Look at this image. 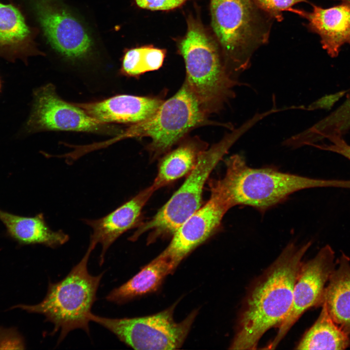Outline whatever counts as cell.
<instances>
[{"label": "cell", "mask_w": 350, "mask_h": 350, "mask_svg": "<svg viewBox=\"0 0 350 350\" xmlns=\"http://www.w3.org/2000/svg\"><path fill=\"white\" fill-rule=\"evenodd\" d=\"M140 8L152 11H168L178 8L189 0H134Z\"/></svg>", "instance_id": "cell-25"}, {"label": "cell", "mask_w": 350, "mask_h": 350, "mask_svg": "<svg viewBox=\"0 0 350 350\" xmlns=\"http://www.w3.org/2000/svg\"><path fill=\"white\" fill-rule=\"evenodd\" d=\"M211 25L234 79L251 66L254 53L267 43L274 19L253 0H210Z\"/></svg>", "instance_id": "cell-4"}, {"label": "cell", "mask_w": 350, "mask_h": 350, "mask_svg": "<svg viewBox=\"0 0 350 350\" xmlns=\"http://www.w3.org/2000/svg\"><path fill=\"white\" fill-rule=\"evenodd\" d=\"M334 258L333 250L326 245L313 259L302 262L294 285L290 310L265 349H274L307 310L321 306L326 284L335 268Z\"/></svg>", "instance_id": "cell-11"}, {"label": "cell", "mask_w": 350, "mask_h": 350, "mask_svg": "<svg viewBox=\"0 0 350 350\" xmlns=\"http://www.w3.org/2000/svg\"><path fill=\"white\" fill-rule=\"evenodd\" d=\"M328 144H318L315 147L322 150L339 154L350 160V144L343 137H333L328 139Z\"/></svg>", "instance_id": "cell-27"}, {"label": "cell", "mask_w": 350, "mask_h": 350, "mask_svg": "<svg viewBox=\"0 0 350 350\" xmlns=\"http://www.w3.org/2000/svg\"><path fill=\"white\" fill-rule=\"evenodd\" d=\"M155 190L151 185L106 215L97 219H85L92 229L88 246L93 249L102 245L99 264L104 262L106 251L123 233L138 221L142 210Z\"/></svg>", "instance_id": "cell-14"}, {"label": "cell", "mask_w": 350, "mask_h": 350, "mask_svg": "<svg viewBox=\"0 0 350 350\" xmlns=\"http://www.w3.org/2000/svg\"><path fill=\"white\" fill-rule=\"evenodd\" d=\"M314 324L304 334L297 350H344L350 345L349 335L333 320L326 306Z\"/></svg>", "instance_id": "cell-21"}, {"label": "cell", "mask_w": 350, "mask_h": 350, "mask_svg": "<svg viewBox=\"0 0 350 350\" xmlns=\"http://www.w3.org/2000/svg\"><path fill=\"white\" fill-rule=\"evenodd\" d=\"M1 81H0V90L1 89Z\"/></svg>", "instance_id": "cell-28"}, {"label": "cell", "mask_w": 350, "mask_h": 350, "mask_svg": "<svg viewBox=\"0 0 350 350\" xmlns=\"http://www.w3.org/2000/svg\"><path fill=\"white\" fill-rule=\"evenodd\" d=\"M93 250L88 246L81 260L63 279L49 283L47 294L41 302L14 307L44 315L46 321L53 324L51 334L60 331L58 343L75 329H82L90 334L88 315L97 299V290L104 274L92 276L88 272V262Z\"/></svg>", "instance_id": "cell-5"}, {"label": "cell", "mask_w": 350, "mask_h": 350, "mask_svg": "<svg viewBox=\"0 0 350 350\" xmlns=\"http://www.w3.org/2000/svg\"><path fill=\"white\" fill-rule=\"evenodd\" d=\"M174 308L152 315L133 318H108L91 312L88 318L134 349L175 350L182 346L197 312H193L181 322H176L173 318Z\"/></svg>", "instance_id": "cell-8"}, {"label": "cell", "mask_w": 350, "mask_h": 350, "mask_svg": "<svg viewBox=\"0 0 350 350\" xmlns=\"http://www.w3.org/2000/svg\"><path fill=\"white\" fill-rule=\"evenodd\" d=\"M210 194L207 203L173 232L170 244L162 252L176 267L190 252L219 229L230 209L219 195L213 192Z\"/></svg>", "instance_id": "cell-12"}, {"label": "cell", "mask_w": 350, "mask_h": 350, "mask_svg": "<svg viewBox=\"0 0 350 350\" xmlns=\"http://www.w3.org/2000/svg\"><path fill=\"white\" fill-rule=\"evenodd\" d=\"M35 53L31 29L21 12L0 2V56L14 61Z\"/></svg>", "instance_id": "cell-17"}, {"label": "cell", "mask_w": 350, "mask_h": 350, "mask_svg": "<svg viewBox=\"0 0 350 350\" xmlns=\"http://www.w3.org/2000/svg\"><path fill=\"white\" fill-rule=\"evenodd\" d=\"M175 268L173 262L161 253L131 279L111 291L105 299L108 301L121 304L155 291L165 277Z\"/></svg>", "instance_id": "cell-18"}, {"label": "cell", "mask_w": 350, "mask_h": 350, "mask_svg": "<svg viewBox=\"0 0 350 350\" xmlns=\"http://www.w3.org/2000/svg\"><path fill=\"white\" fill-rule=\"evenodd\" d=\"M26 128L29 133L53 130L114 135L122 131L96 120L74 103L62 99L51 83L35 91Z\"/></svg>", "instance_id": "cell-9"}, {"label": "cell", "mask_w": 350, "mask_h": 350, "mask_svg": "<svg viewBox=\"0 0 350 350\" xmlns=\"http://www.w3.org/2000/svg\"><path fill=\"white\" fill-rule=\"evenodd\" d=\"M310 4L311 11L293 7L286 11L306 19L308 30L320 37L322 49L331 57L335 58L344 44L350 45V0H341L326 8Z\"/></svg>", "instance_id": "cell-13"}, {"label": "cell", "mask_w": 350, "mask_h": 350, "mask_svg": "<svg viewBox=\"0 0 350 350\" xmlns=\"http://www.w3.org/2000/svg\"><path fill=\"white\" fill-rule=\"evenodd\" d=\"M249 129V125L244 123L204 150L180 188L152 218L139 226L129 240L135 241L146 232L151 233L149 242L172 234L200 208L203 189L210 174L232 146Z\"/></svg>", "instance_id": "cell-6"}, {"label": "cell", "mask_w": 350, "mask_h": 350, "mask_svg": "<svg viewBox=\"0 0 350 350\" xmlns=\"http://www.w3.org/2000/svg\"><path fill=\"white\" fill-rule=\"evenodd\" d=\"M178 50L186 70V83L208 113L217 112L235 97L234 88L246 86L228 72L221 48L197 17L189 16Z\"/></svg>", "instance_id": "cell-3"}, {"label": "cell", "mask_w": 350, "mask_h": 350, "mask_svg": "<svg viewBox=\"0 0 350 350\" xmlns=\"http://www.w3.org/2000/svg\"><path fill=\"white\" fill-rule=\"evenodd\" d=\"M311 245V242L300 246L288 244L254 285L230 349H256L263 334L286 318L302 258Z\"/></svg>", "instance_id": "cell-1"}, {"label": "cell", "mask_w": 350, "mask_h": 350, "mask_svg": "<svg viewBox=\"0 0 350 350\" xmlns=\"http://www.w3.org/2000/svg\"><path fill=\"white\" fill-rule=\"evenodd\" d=\"M207 148V144L198 139L193 138L184 141L163 158L151 186L156 191L188 175Z\"/></svg>", "instance_id": "cell-20"}, {"label": "cell", "mask_w": 350, "mask_h": 350, "mask_svg": "<svg viewBox=\"0 0 350 350\" xmlns=\"http://www.w3.org/2000/svg\"><path fill=\"white\" fill-rule=\"evenodd\" d=\"M0 221L4 225L8 236L20 245L40 244L54 248L69 240V235L62 230L50 228L43 213L23 216L0 209Z\"/></svg>", "instance_id": "cell-16"}, {"label": "cell", "mask_w": 350, "mask_h": 350, "mask_svg": "<svg viewBox=\"0 0 350 350\" xmlns=\"http://www.w3.org/2000/svg\"><path fill=\"white\" fill-rule=\"evenodd\" d=\"M23 338L16 330L0 328V349H19L25 348Z\"/></svg>", "instance_id": "cell-26"}, {"label": "cell", "mask_w": 350, "mask_h": 350, "mask_svg": "<svg viewBox=\"0 0 350 350\" xmlns=\"http://www.w3.org/2000/svg\"><path fill=\"white\" fill-rule=\"evenodd\" d=\"M345 99L328 115L299 133L303 144L313 146L333 137H343L350 130V88L343 91Z\"/></svg>", "instance_id": "cell-22"}, {"label": "cell", "mask_w": 350, "mask_h": 350, "mask_svg": "<svg viewBox=\"0 0 350 350\" xmlns=\"http://www.w3.org/2000/svg\"><path fill=\"white\" fill-rule=\"evenodd\" d=\"M338 261V266L332 272L325 287L322 304L334 322L350 335V259L342 253Z\"/></svg>", "instance_id": "cell-19"}, {"label": "cell", "mask_w": 350, "mask_h": 350, "mask_svg": "<svg viewBox=\"0 0 350 350\" xmlns=\"http://www.w3.org/2000/svg\"><path fill=\"white\" fill-rule=\"evenodd\" d=\"M225 162V175L213 180L210 187V192L220 196L230 209L246 206L264 212L303 190L324 187L350 189V180L311 178L271 167L252 168L238 154L231 156Z\"/></svg>", "instance_id": "cell-2"}, {"label": "cell", "mask_w": 350, "mask_h": 350, "mask_svg": "<svg viewBox=\"0 0 350 350\" xmlns=\"http://www.w3.org/2000/svg\"><path fill=\"white\" fill-rule=\"evenodd\" d=\"M33 5L43 34L55 52L73 61L90 54L92 39L79 19L52 0H34Z\"/></svg>", "instance_id": "cell-10"}, {"label": "cell", "mask_w": 350, "mask_h": 350, "mask_svg": "<svg viewBox=\"0 0 350 350\" xmlns=\"http://www.w3.org/2000/svg\"><path fill=\"white\" fill-rule=\"evenodd\" d=\"M207 114L185 81L150 117L133 124L104 145L126 138L148 137L151 140L149 150L158 155L168 150L192 129L203 124Z\"/></svg>", "instance_id": "cell-7"}, {"label": "cell", "mask_w": 350, "mask_h": 350, "mask_svg": "<svg viewBox=\"0 0 350 350\" xmlns=\"http://www.w3.org/2000/svg\"><path fill=\"white\" fill-rule=\"evenodd\" d=\"M257 7L274 20L281 21L282 12L286 11L294 5L307 0H253Z\"/></svg>", "instance_id": "cell-24"}, {"label": "cell", "mask_w": 350, "mask_h": 350, "mask_svg": "<svg viewBox=\"0 0 350 350\" xmlns=\"http://www.w3.org/2000/svg\"><path fill=\"white\" fill-rule=\"evenodd\" d=\"M163 102L157 97L121 94L100 101L74 104L101 122L133 124L150 117Z\"/></svg>", "instance_id": "cell-15"}, {"label": "cell", "mask_w": 350, "mask_h": 350, "mask_svg": "<svg viewBox=\"0 0 350 350\" xmlns=\"http://www.w3.org/2000/svg\"><path fill=\"white\" fill-rule=\"evenodd\" d=\"M165 51L152 46H142L127 51L122 58L121 73L137 76L159 69L165 57Z\"/></svg>", "instance_id": "cell-23"}]
</instances>
